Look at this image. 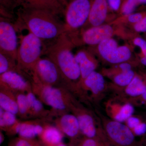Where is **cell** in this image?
Segmentation results:
<instances>
[{
  "label": "cell",
  "mask_w": 146,
  "mask_h": 146,
  "mask_svg": "<svg viewBox=\"0 0 146 146\" xmlns=\"http://www.w3.org/2000/svg\"><path fill=\"white\" fill-rule=\"evenodd\" d=\"M17 31L27 29L43 41L57 39L65 33V24L52 11L24 4L16 11Z\"/></svg>",
  "instance_id": "6da1fadb"
},
{
  "label": "cell",
  "mask_w": 146,
  "mask_h": 146,
  "mask_svg": "<svg viewBox=\"0 0 146 146\" xmlns=\"http://www.w3.org/2000/svg\"><path fill=\"white\" fill-rule=\"evenodd\" d=\"M73 42L66 33H63L52 44L46 47L44 54L57 65L68 86L80 93L81 79L79 66L72 52Z\"/></svg>",
  "instance_id": "7a4b0ae2"
},
{
  "label": "cell",
  "mask_w": 146,
  "mask_h": 146,
  "mask_svg": "<svg viewBox=\"0 0 146 146\" xmlns=\"http://www.w3.org/2000/svg\"><path fill=\"white\" fill-rule=\"evenodd\" d=\"M31 83L33 92L54 112L67 113L77 103L70 91L65 87L44 85L33 81Z\"/></svg>",
  "instance_id": "3957f363"
},
{
  "label": "cell",
  "mask_w": 146,
  "mask_h": 146,
  "mask_svg": "<svg viewBox=\"0 0 146 146\" xmlns=\"http://www.w3.org/2000/svg\"><path fill=\"white\" fill-rule=\"evenodd\" d=\"M46 48L44 41L31 33L21 38L16 61L19 68L31 78L36 63L44 54Z\"/></svg>",
  "instance_id": "277c9868"
},
{
  "label": "cell",
  "mask_w": 146,
  "mask_h": 146,
  "mask_svg": "<svg viewBox=\"0 0 146 146\" xmlns=\"http://www.w3.org/2000/svg\"><path fill=\"white\" fill-rule=\"evenodd\" d=\"M104 133L110 146H144L136 140L133 131L126 125L99 114Z\"/></svg>",
  "instance_id": "5b68a950"
},
{
  "label": "cell",
  "mask_w": 146,
  "mask_h": 146,
  "mask_svg": "<svg viewBox=\"0 0 146 146\" xmlns=\"http://www.w3.org/2000/svg\"><path fill=\"white\" fill-rule=\"evenodd\" d=\"M78 120L80 133L84 137L93 138L102 146H110L106 136L102 123H98L93 114L76 104L71 110Z\"/></svg>",
  "instance_id": "8992f818"
},
{
  "label": "cell",
  "mask_w": 146,
  "mask_h": 146,
  "mask_svg": "<svg viewBox=\"0 0 146 146\" xmlns=\"http://www.w3.org/2000/svg\"><path fill=\"white\" fill-rule=\"evenodd\" d=\"M93 0H72L64 11L65 33L68 36L72 32L83 26L88 21Z\"/></svg>",
  "instance_id": "52a82bcc"
},
{
  "label": "cell",
  "mask_w": 146,
  "mask_h": 146,
  "mask_svg": "<svg viewBox=\"0 0 146 146\" xmlns=\"http://www.w3.org/2000/svg\"><path fill=\"white\" fill-rule=\"evenodd\" d=\"M38 82L44 85L60 86L63 84L67 86L57 65L49 58L41 57L35 65L31 81Z\"/></svg>",
  "instance_id": "ba28073f"
},
{
  "label": "cell",
  "mask_w": 146,
  "mask_h": 146,
  "mask_svg": "<svg viewBox=\"0 0 146 146\" xmlns=\"http://www.w3.org/2000/svg\"><path fill=\"white\" fill-rule=\"evenodd\" d=\"M14 23L10 19L0 17V52L16 60L18 38Z\"/></svg>",
  "instance_id": "9c48e42d"
},
{
  "label": "cell",
  "mask_w": 146,
  "mask_h": 146,
  "mask_svg": "<svg viewBox=\"0 0 146 146\" xmlns=\"http://www.w3.org/2000/svg\"><path fill=\"white\" fill-rule=\"evenodd\" d=\"M98 50L102 57L112 64H120L130 59L131 52L126 46H118L116 40L111 38L100 43Z\"/></svg>",
  "instance_id": "30bf717a"
},
{
  "label": "cell",
  "mask_w": 146,
  "mask_h": 146,
  "mask_svg": "<svg viewBox=\"0 0 146 146\" xmlns=\"http://www.w3.org/2000/svg\"><path fill=\"white\" fill-rule=\"evenodd\" d=\"M23 75L16 72H8L0 74V88L16 94L32 91L31 80ZM29 79V78H28Z\"/></svg>",
  "instance_id": "8fae6325"
},
{
  "label": "cell",
  "mask_w": 146,
  "mask_h": 146,
  "mask_svg": "<svg viewBox=\"0 0 146 146\" xmlns=\"http://www.w3.org/2000/svg\"><path fill=\"white\" fill-rule=\"evenodd\" d=\"M56 126L71 141V146H74L78 141L80 133L77 118L74 114L64 113L55 121Z\"/></svg>",
  "instance_id": "7c38bea8"
},
{
  "label": "cell",
  "mask_w": 146,
  "mask_h": 146,
  "mask_svg": "<svg viewBox=\"0 0 146 146\" xmlns=\"http://www.w3.org/2000/svg\"><path fill=\"white\" fill-rule=\"evenodd\" d=\"M81 92L89 91L91 97L96 102L103 96L106 91V85L103 76L94 71L83 80L80 85Z\"/></svg>",
  "instance_id": "4fadbf2b"
},
{
  "label": "cell",
  "mask_w": 146,
  "mask_h": 146,
  "mask_svg": "<svg viewBox=\"0 0 146 146\" xmlns=\"http://www.w3.org/2000/svg\"><path fill=\"white\" fill-rule=\"evenodd\" d=\"M44 129V125L35 121H18L13 126L5 131L8 135L18 134L20 137L33 139L39 137Z\"/></svg>",
  "instance_id": "5bb4252c"
},
{
  "label": "cell",
  "mask_w": 146,
  "mask_h": 146,
  "mask_svg": "<svg viewBox=\"0 0 146 146\" xmlns=\"http://www.w3.org/2000/svg\"><path fill=\"white\" fill-rule=\"evenodd\" d=\"M113 33V29L109 25H102L92 27L82 32V42L89 45H99L104 40L111 38Z\"/></svg>",
  "instance_id": "9a60e30c"
},
{
  "label": "cell",
  "mask_w": 146,
  "mask_h": 146,
  "mask_svg": "<svg viewBox=\"0 0 146 146\" xmlns=\"http://www.w3.org/2000/svg\"><path fill=\"white\" fill-rule=\"evenodd\" d=\"M107 0H93L87 22L92 27L99 26L104 23L107 16Z\"/></svg>",
  "instance_id": "2e32d148"
},
{
  "label": "cell",
  "mask_w": 146,
  "mask_h": 146,
  "mask_svg": "<svg viewBox=\"0 0 146 146\" xmlns=\"http://www.w3.org/2000/svg\"><path fill=\"white\" fill-rule=\"evenodd\" d=\"M64 134L56 126L46 123L44 129L39 136L43 146H52L63 142Z\"/></svg>",
  "instance_id": "e0dca14e"
},
{
  "label": "cell",
  "mask_w": 146,
  "mask_h": 146,
  "mask_svg": "<svg viewBox=\"0 0 146 146\" xmlns=\"http://www.w3.org/2000/svg\"><path fill=\"white\" fill-rule=\"evenodd\" d=\"M78 63L81 74V79L79 84L80 90L82 82L92 72L95 71L96 66L88 54L84 50H80L75 55Z\"/></svg>",
  "instance_id": "ac0fdd59"
},
{
  "label": "cell",
  "mask_w": 146,
  "mask_h": 146,
  "mask_svg": "<svg viewBox=\"0 0 146 146\" xmlns=\"http://www.w3.org/2000/svg\"><path fill=\"white\" fill-rule=\"evenodd\" d=\"M108 110L112 119L122 123L126 121L128 118L133 116L135 111L133 104L129 102H126L122 105L116 104L115 106L110 105Z\"/></svg>",
  "instance_id": "d6986e66"
},
{
  "label": "cell",
  "mask_w": 146,
  "mask_h": 146,
  "mask_svg": "<svg viewBox=\"0 0 146 146\" xmlns=\"http://www.w3.org/2000/svg\"><path fill=\"white\" fill-rule=\"evenodd\" d=\"M0 108L16 115H18L16 94L9 90L0 88Z\"/></svg>",
  "instance_id": "ffe728a7"
},
{
  "label": "cell",
  "mask_w": 146,
  "mask_h": 146,
  "mask_svg": "<svg viewBox=\"0 0 146 146\" xmlns=\"http://www.w3.org/2000/svg\"><path fill=\"white\" fill-rule=\"evenodd\" d=\"M24 4L52 11L58 15H64L65 7L53 0H21Z\"/></svg>",
  "instance_id": "44dd1931"
},
{
  "label": "cell",
  "mask_w": 146,
  "mask_h": 146,
  "mask_svg": "<svg viewBox=\"0 0 146 146\" xmlns=\"http://www.w3.org/2000/svg\"><path fill=\"white\" fill-rule=\"evenodd\" d=\"M146 90V81L138 76L124 89L125 94L132 100L141 96Z\"/></svg>",
  "instance_id": "7402d4cb"
},
{
  "label": "cell",
  "mask_w": 146,
  "mask_h": 146,
  "mask_svg": "<svg viewBox=\"0 0 146 146\" xmlns=\"http://www.w3.org/2000/svg\"><path fill=\"white\" fill-rule=\"evenodd\" d=\"M29 106V117H44L48 112L44 108L42 102L32 91L26 93Z\"/></svg>",
  "instance_id": "603a6c76"
},
{
  "label": "cell",
  "mask_w": 146,
  "mask_h": 146,
  "mask_svg": "<svg viewBox=\"0 0 146 146\" xmlns=\"http://www.w3.org/2000/svg\"><path fill=\"white\" fill-rule=\"evenodd\" d=\"M16 72L28 78V76L18 67L16 59L8 55L0 52V74L8 72Z\"/></svg>",
  "instance_id": "cb8c5ba5"
},
{
  "label": "cell",
  "mask_w": 146,
  "mask_h": 146,
  "mask_svg": "<svg viewBox=\"0 0 146 146\" xmlns=\"http://www.w3.org/2000/svg\"><path fill=\"white\" fill-rule=\"evenodd\" d=\"M18 121L16 115L0 108V127L4 131L13 126Z\"/></svg>",
  "instance_id": "d4e9b609"
},
{
  "label": "cell",
  "mask_w": 146,
  "mask_h": 146,
  "mask_svg": "<svg viewBox=\"0 0 146 146\" xmlns=\"http://www.w3.org/2000/svg\"><path fill=\"white\" fill-rule=\"evenodd\" d=\"M16 96L18 106V115L23 119L29 117V106L26 93H18Z\"/></svg>",
  "instance_id": "484cf974"
},
{
  "label": "cell",
  "mask_w": 146,
  "mask_h": 146,
  "mask_svg": "<svg viewBox=\"0 0 146 146\" xmlns=\"http://www.w3.org/2000/svg\"><path fill=\"white\" fill-rule=\"evenodd\" d=\"M135 76V72L132 70L121 72L114 77L113 81L115 85L125 89L133 80Z\"/></svg>",
  "instance_id": "4316f807"
},
{
  "label": "cell",
  "mask_w": 146,
  "mask_h": 146,
  "mask_svg": "<svg viewBox=\"0 0 146 146\" xmlns=\"http://www.w3.org/2000/svg\"><path fill=\"white\" fill-rule=\"evenodd\" d=\"M7 146H43L41 142L35 138H27L18 136L9 141Z\"/></svg>",
  "instance_id": "83f0119b"
},
{
  "label": "cell",
  "mask_w": 146,
  "mask_h": 146,
  "mask_svg": "<svg viewBox=\"0 0 146 146\" xmlns=\"http://www.w3.org/2000/svg\"><path fill=\"white\" fill-rule=\"evenodd\" d=\"M23 4L21 0H0V9L16 15V9L20 7Z\"/></svg>",
  "instance_id": "f1b7e54d"
},
{
  "label": "cell",
  "mask_w": 146,
  "mask_h": 146,
  "mask_svg": "<svg viewBox=\"0 0 146 146\" xmlns=\"http://www.w3.org/2000/svg\"><path fill=\"white\" fill-rule=\"evenodd\" d=\"M139 4L140 0H125L122 6V12L125 16H128L133 13Z\"/></svg>",
  "instance_id": "f546056e"
},
{
  "label": "cell",
  "mask_w": 146,
  "mask_h": 146,
  "mask_svg": "<svg viewBox=\"0 0 146 146\" xmlns=\"http://www.w3.org/2000/svg\"><path fill=\"white\" fill-rule=\"evenodd\" d=\"M132 131L136 136H144L146 134V123L143 121Z\"/></svg>",
  "instance_id": "4dcf8cb0"
},
{
  "label": "cell",
  "mask_w": 146,
  "mask_h": 146,
  "mask_svg": "<svg viewBox=\"0 0 146 146\" xmlns=\"http://www.w3.org/2000/svg\"><path fill=\"white\" fill-rule=\"evenodd\" d=\"M143 121L138 117H135L133 115L127 120L126 125L132 130Z\"/></svg>",
  "instance_id": "1f68e13d"
},
{
  "label": "cell",
  "mask_w": 146,
  "mask_h": 146,
  "mask_svg": "<svg viewBox=\"0 0 146 146\" xmlns=\"http://www.w3.org/2000/svg\"><path fill=\"white\" fill-rule=\"evenodd\" d=\"M134 45L141 48L143 55L146 56V41L141 37H138L133 40Z\"/></svg>",
  "instance_id": "d6a6232c"
},
{
  "label": "cell",
  "mask_w": 146,
  "mask_h": 146,
  "mask_svg": "<svg viewBox=\"0 0 146 146\" xmlns=\"http://www.w3.org/2000/svg\"><path fill=\"white\" fill-rule=\"evenodd\" d=\"M134 29L137 32L143 33L146 32V16L141 21L135 24Z\"/></svg>",
  "instance_id": "836d02e7"
},
{
  "label": "cell",
  "mask_w": 146,
  "mask_h": 146,
  "mask_svg": "<svg viewBox=\"0 0 146 146\" xmlns=\"http://www.w3.org/2000/svg\"><path fill=\"white\" fill-rule=\"evenodd\" d=\"M146 16V14L143 13H131L128 16V20L130 23L136 24L141 21Z\"/></svg>",
  "instance_id": "e575fe53"
},
{
  "label": "cell",
  "mask_w": 146,
  "mask_h": 146,
  "mask_svg": "<svg viewBox=\"0 0 146 146\" xmlns=\"http://www.w3.org/2000/svg\"><path fill=\"white\" fill-rule=\"evenodd\" d=\"M108 4L112 10L117 11L119 9L121 4V0H107Z\"/></svg>",
  "instance_id": "d590c367"
},
{
  "label": "cell",
  "mask_w": 146,
  "mask_h": 146,
  "mask_svg": "<svg viewBox=\"0 0 146 146\" xmlns=\"http://www.w3.org/2000/svg\"><path fill=\"white\" fill-rule=\"evenodd\" d=\"M120 70L121 72H126V71H129L131 70V65L129 63L123 62L120 63L119 65Z\"/></svg>",
  "instance_id": "8d00e7d4"
},
{
  "label": "cell",
  "mask_w": 146,
  "mask_h": 146,
  "mask_svg": "<svg viewBox=\"0 0 146 146\" xmlns=\"http://www.w3.org/2000/svg\"><path fill=\"white\" fill-rule=\"evenodd\" d=\"M133 100L141 101V104H146V90L143 94L139 98L135 99L132 100Z\"/></svg>",
  "instance_id": "74e56055"
},
{
  "label": "cell",
  "mask_w": 146,
  "mask_h": 146,
  "mask_svg": "<svg viewBox=\"0 0 146 146\" xmlns=\"http://www.w3.org/2000/svg\"><path fill=\"white\" fill-rule=\"evenodd\" d=\"M54 1L56 2V3L60 4L61 5L63 6V7H66V6L67 5V3L65 1V0H53Z\"/></svg>",
  "instance_id": "f35d334b"
},
{
  "label": "cell",
  "mask_w": 146,
  "mask_h": 146,
  "mask_svg": "<svg viewBox=\"0 0 146 146\" xmlns=\"http://www.w3.org/2000/svg\"><path fill=\"white\" fill-rule=\"evenodd\" d=\"M5 136L4 135L3 133L1 132V131L0 132V144H1L4 141Z\"/></svg>",
  "instance_id": "ab89813d"
},
{
  "label": "cell",
  "mask_w": 146,
  "mask_h": 146,
  "mask_svg": "<svg viewBox=\"0 0 146 146\" xmlns=\"http://www.w3.org/2000/svg\"><path fill=\"white\" fill-rule=\"evenodd\" d=\"M141 62L143 65L146 66V56H144V55L141 58Z\"/></svg>",
  "instance_id": "60d3db41"
},
{
  "label": "cell",
  "mask_w": 146,
  "mask_h": 146,
  "mask_svg": "<svg viewBox=\"0 0 146 146\" xmlns=\"http://www.w3.org/2000/svg\"><path fill=\"white\" fill-rule=\"evenodd\" d=\"M141 141L144 146H146V134L144 135V137H143Z\"/></svg>",
  "instance_id": "b9f144b4"
},
{
  "label": "cell",
  "mask_w": 146,
  "mask_h": 146,
  "mask_svg": "<svg viewBox=\"0 0 146 146\" xmlns=\"http://www.w3.org/2000/svg\"><path fill=\"white\" fill-rule=\"evenodd\" d=\"M68 146L66 144L64 143L63 142L62 143H59L58 144H57V145H54L52 146Z\"/></svg>",
  "instance_id": "7bdbcfd3"
},
{
  "label": "cell",
  "mask_w": 146,
  "mask_h": 146,
  "mask_svg": "<svg viewBox=\"0 0 146 146\" xmlns=\"http://www.w3.org/2000/svg\"><path fill=\"white\" fill-rule=\"evenodd\" d=\"M140 4H146V0H140Z\"/></svg>",
  "instance_id": "ee69618b"
},
{
  "label": "cell",
  "mask_w": 146,
  "mask_h": 146,
  "mask_svg": "<svg viewBox=\"0 0 146 146\" xmlns=\"http://www.w3.org/2000/svg\"><path fill=\"white\" fill-rule=\"evenodd\" d=\"M72 1V0H65V1H66V3H67V5H68V3L70 2V1Z\"/></svg>",
  "instance_id": "f6af8a7d"
},
{
  "label": "cell",
  "mask_w": 146,
  "mask_h": 146,
  "mask_svg": "<svg viewBox=\"0 0 146 146\" xmlns=\"http://www.w3.org/2000/svg\"><path fill=\"white\" fill-rule=\"evenodd\" d=\"M144 121L146 123V115L145 116V117H144Z\"/></svg>",
  "instance_id": "bcb514c9"
},
{
  "label": "cell",
  "mask_w": 146,
  "mask_h": 146,
  "mask_svg": "<svg viewBox=\"0 0 146 146\" xmlns=\"http://www.w3.org/2000/svg\"><path fill=\"white\" fill-rule=\"evenodd\" d=\"M146 78L145 79V81H146V78Z\"/></svg>",
  "instance_id": "7dc6e473"
}]
</instances>
